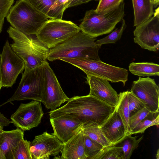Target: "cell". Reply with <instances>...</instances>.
<instances>
[{
    "mask_svg": "<svg viewBox=\"0 0 159 159\" xmlns=\"http://www.w3.org/2000/svg\"><path fill=\"white\" fill-rule=\"evenodd\" d=\"M67 102L63 106L50 111V117L68 115L76 118L83 125L93 124L100 127L115 108L89 94L74 96Z\"/></svg>",
    "mask_w": 159,
    "mask_h": 159,
    "instance_id": "1",
    "label": "cell"
},
{
    "mask_svg": "<svg viewBox=\"0 0 159 159\" xmlns=\"http://www.w3.org/2000/svg\"><path fill=\"white\" fill-rule=\"evenodd\" d=\"M81 31L63 43L50 49L47 59L52 61L62 58H86L101 61L98 51L102 44Z\"/></svg>",
    "mask_w": 159,
    "mask_h": 159,
    "instance_id": "2",
    "label": "cell"
},
{
    "mask_svg": "<svg viewBox=\"0 0 159 159\" xmlns=\"http://www.w3.org/2000/svg\"><path fill=\"white\" fill-rule=\"evenodd\" d=\"M7 32L13 41L10 44L12 49L24 61L26 67L33 68L47 61L50 49L36 36L26 34L11 26Z\"/></svg>",
    "mask_w": 159,
    "mask_h": 159,
    "instance_id": "3",
    "label": "cell"
},
{
    "mask_svg": "<svg viewBox=\"0 0 159 159\" xmlns=\"http://www.w3.org/2000/svg\"><path fill=\"white\" fill-rule=\"evenodd\" d=\"M6 17L12 27L28 35H35L49 20L27 0H17Z\"/></svg>",
    "mask_w": 159,
    "mask_h": 159,
    "instance_id": "4",
    "label": "cell"
},
{
    "mask_svg": "<svg viewBox=\"0 0 159 159\" xmlns=\"http://www.w3.org/2000/svg\"><path fill=\"white\" fill-rule=\"evenodd\" d=\"M125 5L123 1L118 7L102 13L87 11L79 27L80 31L94 38L110 33L123 19Z\"/></svg>",
    "mask_w": 159,
    "mask_h": 159,
    "instance_id": "5",
    "label": "cell"
},
{
    "mask_svg": "<svg viewBox=\"0 0 159 159\" xmlns=\"http://www.w3.org/2000/svg\"><path fill=\"white\" fill-rule=\"evenodd\" d=\"M60 60L81 69L87 76L104 79L112 83L122 82L124 86L128 80L127 70L107 64L101 60L86 58H62Z\"/></svg>",
    "mask_w": 159,
    "mask_h": 159,
    "instance_id": "6",
    "label": "cell"
},
{
    "mask_svg": "<svg viewBox=\"0 0 159 159\" xmlns=\"http://www.w3.org/2000/svg\"><path fill=\"white\" fill-rule=\"evenodd\" d=\"M44 84L43 64L32 68L25 67L16 90L0 107L15 101L32 100L42 102Z\"/></svg>",
    "mask_w": 159,
    "mask_h": 159,
    "instance_id": "7",
    "label": "cell"
},
{
    "mask_svg": "<svg viewBox=\"0 0 159 159\" xmlns=\"http://www.w3.org/2000/svg\"><path fill=\"white\" fill-rule=\"evenodd\" d=\"M80 31V27L71 21L49 19L35 35L40 41L50 49L63 43Z\"/></svg>",
    "mask_w": 159,
    "mask_h": 159,
    "instance_id": "8",
    "label": "cell"
},
{
    "mask_svg": "<svg viewBox=\"0 0 159 159\" xmlns=\"http://www.w3.org/2000/svg\"><path fill=\"white\" fill-rule=\"evenodd\" d=\"M44 84L42 102L47 109L53 110L67 102L64 93L53 70L46 61L43 64Z\"/></svg>",
    "mask_w": 159,
    "mask_h": 159,
    "instance_id": "9",
    "label": "cell"
},
{
    "mask_svg": "<svg viewBox=\"0 0 159 159\" xmlns=\"http://www.w3.org/2000/svg\"><path fill=\"white\" fill-rule=\"evenodd\" d=\"M0 57L2 87H12L18 75L24 70L25 63L12 50L8 40L5 43Z\"/></svg>",
    "mask_w": 159,
    "mask_h": 159,
    "instance_id": "10",
    "label": "cell"
},
{
    "mask_svg": "<svg viewBox=\"0 0 159 159\" xmlns=\"http://www.w3.org/2000/svg\"><path fill=\"white\" fill-rule=\"evenodd\" d=\"M134 42L141 48L156 52L159 49L158 7L153 16L136 26L134 31Z\"/></svg>",
    "mask_w": 159,
    "mask_h": 159,
    "instance_id": "11",
    "label": "cell"
},
{
    "mask_svg": "<svg viewBox=\"0 0 159 159\" xmlns=\"http://www.w3.org/2000/svg\"><path fill=\"white\" fill-rule=\"evenodd\" d=\"M41 102L33 100L21 103L11 116V122L23 131L30 130L38 126L43 115Z\"/></svg>",
    "mask_w": 159,
    "mask_h": 159,
    "instance_id": "12",
    "label": "cell"
},
{
    "mask_svg": "<svg viewBox=\"0 0 159 159\" xmlns=\"http://www.w3.org/2000/svg\"><path fill=\"white\" fill-rule=\"evenodd\" d=\"M150 111H159V87L153 79L139 77L133 82L130 91Z\"/></svg>",
    "mask_w": 159,
    "mask_h": 159,
    "instance_id": "13",
    "label": "cell"
},
{
    "mask_svg": "<svg viewBox=\"0 0 159 159\" xmlns=\"http://www.w3.org/2000/svg\"><path fill=\"white\" fill-rule=\"evenodd\" d=\"M62 143L53 134L46 131L36 136L30 142V150L32 159H49L61 152Z\"/></svg>",
    "mask_w": 159,
    "mask_h": 159,
    "instance_id": "14",
    "label": "cell"
},
{
    "mask_svg": "<svg viewBox=\"0 0 159 159\" xmlns=\"http://www.w3.org/2000/svg\"><path fill=\"white\" fill-rule=\"evenodd\" d=\"M86 79L90 88L89 94L111 106L116 107L119 94L113 88L108 80L93 76H87Z\"/></svg>",
    "mask_w": 159,
    "mask_h": 159,
    "instance_id": "15",
    "label": "cell"
},
{
    "mask_svg": "<svg viewBox=\"0 0 159 159\" xmlns=\"http://www.w3.org/2000/svg\"><path fill=\"white\" fill-rule=\"evenodd\" d=\"M53 134L62 143L66 142L82 128L83 124L68 115L50 117Z\"/></svg>",
    "mask_w": 159,
    "mask_h": 159,
    "instance_id": "16",
    "label": "cell"
},
{
    "mask_svg": "<svg viewBox=\"0 0 159 159\" xmlns=\"http://www.w3.org/2000/svg\"><path fill=\"white\" fill-rule=\"evenodd\" d=\"M100 127L105 137L111 144L116 143L128 134L116 108L113 113Z\"/></svg>",
    "mask_w": 159,
    "mask_h": 159,
    "instance_id": "17",
    "label": "cell"
},
{
    "mask_svg": "<svg viewBox=\"0 0 159 159\" xmlns=\"http://www.w3.org/2000/svg\"><path fill=\"white\" fill-rule=\"evenodd\" d=\"M62 143L60 158L87 159L84 153V139L83 127L68 141Z\"/></svg>",
    "mask_w": 159,
    "mask_h": 159,
    "instance_id": "18",
    "label": "cell"
},
{
    "mask_svg": "<svg viewBox=\"0 0 159 159\" xmlns=\"http://www.w3.org/2000/svg\"><path fill=\"white\" fill-rule=\"evenodd\" d=\"M24 136V131L19 128L0 134V152L2 159H13L14 151Z\"/></svg>",
    "mask_w": 159,
    "mask_h": 159,
    "instance_id": "19",
    "label": "cell"
},
{
    "mask_svg": "<svg viewBox=\"0 0 159 159\" xmlns=\"http://www.w3.org/2000/svg\"><path fill=\"white\" fill-rule=\"evenodd\" d=\"M134 10V26L136 27L152 17L154 13L152 0H132Z\"/></svg>",
    "mask_w": 159,
    "mask_h": 159,
    "instance_id": "20",
    "label": "cell"
},
{
    "mask_svg": "<svg viewBox=\"0 0 159 159\" xmlns=\"http://www.w3.org/2000/svg\"><path fill=\"white\" fill-rule=\"evenodd\" d=\"M129 70L133 74L139 76H150L159 75V65L153 62L131 63Z\"/></svg>",
    "mask_w": 159,
    "mask_h": 159,
    "instance_id": "21",
    "label": "cell"
},
{
    "mask_svg": "<svg viewBox=\"0 0 159 159\" xmlns=\"http://www.w3.org/2000/svg\"><path fill=\"white\" fill-rule=\"evenodd\" d=\"M128 134L116 143L112 144L121 147L124 154V159H129L134 150L139 146V143L143 139V135L138 139L137 137H132Z\"/></svg>",
    "mask_w": 159,
    "mask_h": 159,
    "instance_id": "22",
    "label": "cell"
},
{
    "mask_svg": "<svg viewBox=\"0 0 159 159\" xmlns=\"http://www.w3.org/2000/svg\"><path fill=\"white\" fill-rule=\"evenodd\" d=\"M128 91L121 92L119 94V98L115 108L119 114L128 134H131L129 125V117L128 106Z\"/></svg>",
    "mask_w": 159,
    "mask_h": 159,
    "instance_id": "23",
    "label": "cell"
},
{
    "mask_svg": "<svg viewBox=\"0 0 159 159\" xmlns=\"http://www.w3.org/2000/svg\"><path fill=\"white\" fill-rule=\"evenodd\" d=\"M83 130L84 135L104 147L111 145L103 133L100 127L93 124L83 125Z\"/></svg>",
    "mask_w": 159,
    "mask_h": 159,
    "instance_id": "24",
    "label": "cell"
},
{
    "mask_svg": "<svg viewBox=\"0 0 159 159\" xmlns=\"http://www.w3.org/2000/svg\"><path fill=\"white\" fill-rule=\"evenodd\" d=\"M159 111L150 112L139 123L131 132V135L137 133H143L148 128L153 125L158 126Z\"/></svg>",
    "mask_w": 159,
    "mask_h": 159,
    "instance_id": "25",
    "label": "cell"
},
{
    "mask_svg": "<svg viewBox=\"0 0 159 159\" xmlns=\"http://www.w3.org/2000/svg\"><path fill=\"white\" fill-rule=\"evenodd\" d=\"M124 159V154L121 147L111 144L104 147L95 159Z\"/></svg>",
    "mask_w": 159,
    "mask_h": 159,
    "instance_id": "26",
    "label": "cell"
},
{
    "mask_svg": "<svg viewBox=\"0 0 159 159\" xmlns=\"http://www.w3.org/2000/svg\"><path fill=\"white\" fill-rule=\"evenodd\" d=\"M71 0H57L46 15L49 19H62L64 11L68 8Z\"/></svg>",
    "mask_w": 159,
    "mask_h": 159,
    "instance_id": "27",
    "label": "cell"
},
{
    "mask_svg": "<svg viewBox=\"0 0 159 159\" xmlns=\"http://www.w3.org/2000/svg\"><path fill=\"white\" fill-rule=\"evenodd\" d=\"M84 153L87 159H95L104 146L84 135Z\"/></svg>",
    "mask_w": 159,
    "mask_h": 159,
    "instance_id": "28",
    "label": "cell"
},
{
    "mask_svg": "<svg viewBox=\"0 0 159 159\" xmlns=\"http://www.w3.org/2000/svg\"><path fill=\"white\" fill-rule=\"evenodd\" d=\"M30 143V141L24 139L20 140L14 151L13 159H32Z\"/></svg>",
    "mask_w": 159,
    "mask_h": 159,
    "instance_id": "29",
    "label": "cell"
},
{
    "mask_svg": "<svg viewBox=\"0 0 159 159\" xmlns=\"http://www.w3.org/2000/svg\"><path fill=\"white\" fill-rule=\"evenodd\" d=\"M121 21V25L119 28L116 29L109 35L102 39L97 40L95 43L102 45L116 43L121 38L124 31L127 27L125 20L124 19H122Z\"/></svg>",
    "mask_w": 159,
    "mask_h": 159,
    "instance_id": "30",
    "label": "cell"
},
{
    "mask_svg": "<svg viewBox=\"0 0 159 159\" xmlns=\"http://www.w3.org/2000/svg\"><path fill=\"white\" fill-rule=\"evenodd\" d=\"M128 106L129 117L145 107L143 103L130 91L128 92Z\"/></svg>",
    "mask_w": 159,
    "mask_h": 159,
    "instance_id": "31",
    "label": "cell"
},
{
    "mask_svg": "<svg viewBox=\"0 0 159 159\" xmlns=\"http://www.w3.org/2000/svg\"><path fill=\"white\" fill-rule=\"evenodd\" d=\"M95 11L98 13L105 12L118 7L124 0H99Z\"/></svg>",
    "mask_w": 159,
    "mask_h": 159,
    "instance_id": "32",
    "label": "cell"
},
{
    "mask_svg": "<svg viewBox=\"0 0 159 159\" xmlns=\"http://www.w3.org/2000/svg\"><path fill=\"white\" fill-rule=\"evenodd\" d=\"M38 10L46 14L57 0H27Z\"/></svg>",
    "mask_w": 159,
    "mask_h": 159,
    "instance_id": "33",
    "label": "cell"
},
{
    "mask_svg": "<svg viewBox=\"0 0 159 159\" xmlns=\"http://www.w3.org/2000/svg\"><path fill=\"white\" fill-rule=\"evenodd\" d=\"M144 107L129 117V125L131 131L150 112Z\"/></svg>",
    "mask_w": 159,
    "mask_h": 159,
    "instance_id": "34",
    "label": "cell"
},
{
    "mask_svg": "<svg viewBox=\"0 0 159 159\" xmlns=\"http://www.w3.org/2000/svg\"><path fill=\"white\" fill-rule=\"evenodd\" d=\"M14 2V0H0V18L4 20Z\"/></svg>",
    "mask_w": 159,
    "mask_h": 159,
    "instance_id": "35",
    "label": "cell"
},
{
    "mask_svg": "<svg viewBox=\"0 0 159 159\" xmlns=\"http://www.w3.org/2000/svg\"><path fill=\"white\" fill-rule=\"evenodd\" d=\"M91 1H98L99 0H71L68 8L86 3Z\"/></svg>",
    "mask_w": 159,
    "mask_h": 159,
    "instance_id": "36",
    "label": "cell"
},
{
    "mask_svg": "<svg viewBox=\"0 0 159 159\" xmlns=\"http://www.w3.org/2000/svg\"><path fill=\"white\" fill-rule=\"evenodd\" d=\"M11 121L6 118L3 114L0 112V125L3 126L9 125Z\"/></svg>",
    "mask_w": 159,
    "mask_h": 159,
    "instance_id": "37",
    "label": "cell"
},
{
    "mask_svg": "<svg viewBox=\"0 0 159 159\" xmlns=\"http://www.w3.org/2000/svg\"><path fill=\"white\" fill-rule=\"evenodd\" d=\"M4 20L0 18V34L2 31Z\"/></svg>",
    "mask_w": 159,
    "mask_h": 159,
    "instance_id": "38",
    "label": "cell"
},
{
    "mask_svg": "<svg viewBox=\"0 0 159 159\" xmlns=\"http://www.w3.org/2000/svg\"><path fill=\"white\" fill-rule=\"evenodd\" d=\"M0 90L2 88V74H1V57H0Z\"/></svg>",
    "mask_w": 159,
    "mask_h": 159,
    "instance_id": "39",
    "label": "cell"
},
{
    "mask_svg": "<svg viewBox=\"0 0 159 159\" xmlns=\"http://www.w3.org/2000/svg\"><path fill=\"white\" fill-rule=\"evenodd\" d=\"M154 4V7H156L159 5V0H152Z\"/></svg>",
    "mask_w": 159,
    "mask_h": 159,
    "instance_id": "40",
    "label": "cell"
},
{
    "mask_svg": "<svg viewBox=\"0 0 159 159\" xmlns=\"http://www.w3.org/2000/svg\"><path fill=\"white\" fill-rule=\"evenodd\" d=\"M3 126L0 125V134L3 132L4 131L3 129Z\"/></svg>",
    "mask_w": 159,
    "mask_h": 159,
    "instance_id": "41",
    "label": "cell"
},
{
    "mask_svg": "<svg viewBox=\"0 0 159 159\" xmlns=\"http://www.w3.org/2000/svg\"><path fill=\"white\" fill-rule=\"evenodd\" d=\"M159 149L157 150V154L156 156V158L157 159H159Z\"/></svg>",
    "mask_w": 159,
    "mask_h": 159,
    "instance_id": "42",
    "label": "cell"
},
{
    "mask_svg": "<svg viewBox=\"0 0 159 159\" xmlns=\"http://www.w3.org/2000/svg\"><path fill=\"white\" fill-rule=\"evenodd\" d=\"M0 159H2V156H1V153H0Z\"/></svg>",
    "mask_w": 159,
    "mask_h": 159,
    "instance_id": "43",
    "label": "cell"
}]
</instances>
